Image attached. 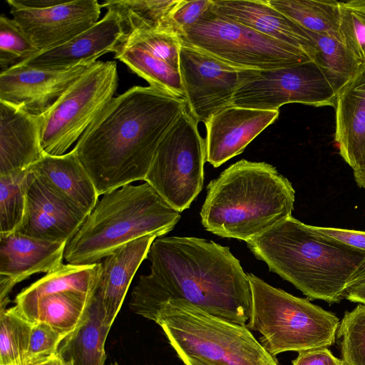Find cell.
Segmentation results:
<instances>
[{
	"instance_id": "obj_13",
	"label": "cell",
	"mask_w": 365,
	"mask_h": 365,
	"mask_svg": "<svg viewBox=\"0 0 365 365\" xmlns=\"http://www.w3.org/2000/svg\"><path fill=\"white\" fill-rule=\"evenodd\" d=\"M9 6L12 19L40 52L59 46L93 26L103 8L97 0H64L41 9Z\"/></svg>"
},
{
	"instance_id": "obj_24",
	"label": "cell",
	"mask_w": 365,
	"mask_h": 365,
	"mask_svg": "<svg viewBox=\"0 0 365 365\" xmlns=\"http://www.w3.org/2000/svg\"><path fill=\"white\" fill-rule=\"evenodd\" d=\"M109 330L96 283L82 320L61 341L57 356L68 365H104L105 342Z\"/></svg>"
},
{
	"instance_id": "obj_17",
	"label": "cell",
	"mask_w": 365,
	"mask_h": 365,
	"mask_svg": "<svg viewBox=\"0 0 365 365\" xmlns=\"http://www.w3.org/2000/svg\"><path fill=\"white\" fill-rule=\"evenodd\" d=\"M66 242L41 240L19 232L0 233V309L20 282L36 273H49L63 264Z\"/></svg>"
},
{
	"instance_id": "obj_39",
	"label": "cell",
	"mask_w": 365,
	"mask_h": 365,
	"mask_svg": "<svg viewBox=\"0 0 365 365\" xmlns=\"http://www.w3.org/2000/svg\"><path fill=\"white\" fill-rule=\"evenodd\" d=\"M304 227L309 232L317 236L337 242L365 252V231L319 227L307 224H304Z\"/></svg>"
},
{
	"instance_id": "obj_31",
	"label": "cell",
	"mask_w": 365,
	"mask_h": 365,
	"mask_svg": "<svg viewBox=\"0 0 365 365\" xmlns=\"http://www.w3.org/2000/svg\"><path fill=\"white\" fill-rule=\"evenodd\" d=\"M31 180L29 168L0 175V233L16 232L20 227Z\"/></svg>"
},
{
	"instance_id": "obj_2",
	"label": "cell",
	"mask_w": 365,
	"mask_h": 365,
	"mask_svg": "<svg viewBox=\"0 0 365 365\" xmlns=\"http://www.w3.org/2000/svg\"><path fill=\"white\" fill-rule=\"evenodd\" d=\"M187 108L183 98L151 86L113 98L73 148L98 195L144 181L161 140Z\"/></svg>"
},
{
	"instance_id": "obj_20",
	"label": "cell",
	"mask_w": 365,
	"mask_h": 365,
	"mask_svg": "<svg viewBox=\"0 0 365 365\" xmlns=\"http://www.w3.org/2000/svg\"><path fill=\"white\" fill-rule=\"evenodd\" d=\"M45 155L41 115L0 101V175L26 170Z\"/></svg>"
},
{
	"instance_id": "obj_5",
	"label": "cell",
	"mask_w": 365,
	"mask_h": 365,
	"mask_svg": "<svg viewBox=\"0 0 365 365\" xmlns=\"http://www.w3.org/2000/svg\"><path fill=\"white\" fill-rule=\"evenodd\" d=\"M180 217L148 182L123 186L103 195L66 243L64 259L73 264L100 262L130 241L168 233Z\"/></svg>"
},
{
	"instance_id": "obj_33",
	"label": "cell",
	"mask_w": 365,
	"mask_h": 365,
	"mask_svg": "<svg viewBox=\"0 0 365 365\" xmlns=\"http://www.w3.org/2000/svg\"><path fill=\"white\" fill-rule=\"evenodd\" d=\"M340 41L361 63H365V0L339 3Z\"/></svg>"
},
{
	"instance_id": "obj_23",
	"label": "cell",
	"mask_w": 365,
	"mask_h": 365,
	"mask_svg": "<svg viewBox=\"0 0 365 365\" xmlns=\"http://www.w3.org/2000/svg\"><path fill=\"white\" fill-rule=\"evenodd\" d=\"M29 169L46 185L87 215L96 205L99 195L73 149L61 155L46 154Z\"/></svg>"
},
{
	"instance_id": "obj_19",
	"label": "cell",
	"mask_w": 365,
	"mask_h": 365,
	"mask_svg": "<svg viewBox=\"0 0 365 365\" xmlns=\"http://www.w3.org/2000/svg\"><path fill=\"white\" fill-rule=\"evenodd\" d=\"M123 37L118 18L114 13L107 11L105 16L88 29L59 46L39 52L19 64L61 70L84 63H96L101 56L115 53Z\"/></svg>"
},
{
	"instance_id": "obj_38",
	"label": "cell",
	"mask_w": 365,
	"mask_h": 365,
	"mask_svg": "<svg viewBox=\"0 0 365 365\" xmlns=\"http://www.w3.org/2000/svg\"><path fill=\"white\" fill-rule=\"evenodd\" d=\"M212 0H180L170 15L173 31L182 36L211 6Z\"/></svg>"
},
{
	"instance_id": "obj_25",
	"label": "cell",
	"mask_w": 365,
	"mask_h": 365,
	"mask_svg": "<svg viewBox=\"0 0 365 365\" xmlns=\"http://www.w3.org/2000/svg\"><path fill=\"white\" fill-rule=\"evenodd\" d=\"M101 262L91 264H62L23 289L15 298L16 312L24 319L38 300L48 294L64 291L92 292L98 282Z\"/></svg>"
},
{
	"instance_id": "obj_16",
	"label": "cell",
	"mask_w": 365,
	"mask_h": 365,
	"mask_svg": "<svg viewBox=\"0 0 365 365\" xmlns=\"http://www.w3.org/2000/svg\"><path fill=\"white\" fill-rule=\"evenodd\" d=\"M279 114V110L232 106L212 115L205 124L206 162L217 168L240 155Z\"/></svg>"
},
{
	"instance_id": "obj_27",
	"label": "cell",
	"mask_w": 365,
	"mask_h": 365,
	"mask_svg": "<svg viewBox=\"0 0 365 365\" xmlns=\"http://www.w3.org/2000/svg\"><path fill=\"white\" fill-rule=\"evenodd\" d=\"M93 291H64L43 297L25 319L32 324L45 322L65 338L80 324Z\"/></svg>"
},
{
	"instance_id": "obj_40",
	"label": "cell",
	"mask_w": 365,
	"mask_h": 365,
	"mask_svg": "<svg viewBox=\"0 0 365 365\" xmlns=\"http://www.w3.org/2000/svg\"><path fill=\"white\" fill-rule=\"evenodd\" d=\"M292 365H345L334 356L327 347L312 349L298 352Z\"/></svg>"
},
{
	"instance_id": "obj_44",
	"label": "cell",
	"mask_w": 365,
	"mask_h": 365,
	"mask_svg": "<svg viewBox=\"0 0 365 365\" xmlns=\"http://www.w3.org/2000/svg\"><path fill=\"white\" fill-rule=\"evenodd\" d=\"M110 365H118L117 363L111 364Z\"/></svg>"
},
{
	"instance_id": "obj_26",
	"label": "cell",
	"mask_w": 365,
	"mask_h": 365,
	"mask_svg": "<svg viewBox=\"0 0 365 365\" xmlns=\"http://www.w3.org/2000/svg\"><path fill=\"white\" fill-rule=\"evenodd\" d=\"M179 1L108 0L101 5L118 18L123 31V39L135 31H174L170 24V15Z\"/></svg>"
},
{
	"instance_id": "obj_30",
	"label": "cell",
	"mask_w": 365,
	"mask_h": 365,
	"mask_svg": "<svg viewBox=\"0 0 365 365\" xmlns=\"http://www.w3.org/2000/svg\"><path fill=\"white\" fill-rule=\"evenodd\" d=\"M316 49L313 61L339 93L356 74L361 64L341 41L307 31Z\"/></svg>"
},
{
	"instance_id": "obj_1",
	"label": "cell",
	"mask_w": 365,
	"mask_h": 365,
	"mask_svg": "<svg viewBox=\"0 0 365 365\" xmlns=\"http://www.w3.org/2000/svg\"><path fill=\"white\" fill-rule=\"evenodd\" d=\"M150 272L133 289L130 310L150 319L170 299L245 326L250 317V281L228 247L195 237H157L147 258Z\"/></svg>"
},
{
	"instance_id": "obj_10",
	"label": "cell",
	"mask_w": 365,
	"mask_h": 365,
	"mask_svg": "<svg viewBox=\"0 0 365 365\" xmlns=\"http://www.w3.org/2000/svg\"><path fill=\"white\" fill-rule=\"evenodd\" d=\"M186 110L161 140L145 178L174 209L190 207L202 188L205 145Z\"/></svg>"
},
{
	"instance_id": "obj_35",
	"label": "cell",
	"mask_w": 365,
	"mask_h": 365,
	"mask_svg": "<svg viewBox=\"0 0 365 365\" xmlns=\"http://www.w3.org/2000/svg\"><path fill=\"white\" fill-rule=\"evenodd\" d=\"M181 46L182 40L178 34L159 30L133 32L122 40L118 47H138L179 70Z\"/></svg>"
},
{
	"instance_id": "obj_21",
	"label": "cell",
	"mask_w": 365,
	"mask_h": 365,
	"mask_svg": "<svg viewBox=\"0 0 365 365\" xmlns=\"http://www.w3.org/2000/svg\"><path fill=\"white\" fill-rule=\"evenodd\" d=\"M215 12L304 51L313 61L314 43L306 29L269 4L267 0H212Z\"/></svg>"
},
{
	"instance_id": "obj_34",
	"label": "cell",
	"mask_w": 365,
	"mask_h": 365,
	"mask_svg": "<svg viewBox=\"0 0 365 365\" xmlns=\"http://www.w3.org/2000/svg\"><path fill=\"white\" fill-rule=\"evenodd\" d=\"M341 360L345 365H365V304L346 312L339 323Z\"/></svg>"
},
{
	"instance_id": "obj_37",
	"label": "cell",
	"mask_w": 365,
	"mask_h": 365,
	"mask_svg": "<svg viewBox=\"0 0 365 365\" xmlns=\"http://www.w3.org/2000/svg\"><path fill=\"white\" fill-rule=\"evenodd\" d=\"M63 339L45 322L33 324L26 365H41L57 356L58 346Z\"/></svg>"
},
{
	"instance_id": "obj_41",
	"label": "cell",
	"mask_w": 365,
	"mask_h": 365,
	"mask_svg": "<svg viewBox=\"0 0 365 365\" xmlns=\"http://www.w3.org/2000/svg\"><path fill=\"white\" fill-rule=\"evenodd\" d=\"M345 299L352 302L365 304V279L354 286L348 292Z\"/></svg>"
},
{
	"instance_id": "obj_22",
	"label": "cell",
	"mask_w": 365,
	"mask_h": 365,
	"mask_svg": "<svg viewBox=\"0 0 365 365\" xmlns=\"http://www.w3.org/2000/svg\"><path fill=\"white\" fill-rule=\"evenodd\" d=\"M157 237L155 235H148L130 241L101 262L97 287L102 297L108 327L110 328L120 309L137 269L147 258L150 247Z\"/></svg>"
},
{
	"instance_id": "obj_29",
	"label": "cell",
	"mask_w": 365,
	"mask_h": 365,
	"mask_svg": "<svg viewBox=\"0 0 365 365\" xmlns=\"http://www.w3.org/2000/svg\"><path fill=\"white\" fill-rule=\"evenodd\" d=\"M115 58L154 86L184 98L180 71L135 46H120Z\"/></svg>"
},
{
	"instance_id": "obj_36",
	"label": "cell",
	"mask_w": 365,
	"mask_h": 365,
	"mask_svg": "<svg viewBox=\"0 0 365 365\" xmlns=\"http://www.w3.org/2000/svg\"><path fill=\"white\" fill-rule=\"evenodd\" d=\"M39 52L13 19L3 15L0 16L1 72L24 62Z\"/></svg>"
},
{
	"instance_id": "obj_43",
	"label": "cell",
	"mask_w": 365,
	"mask_h": 365,
	"mask_svg": "<svg viewBox=\"0 0 365 365\" xmlns=\"http://www.w3.org/2000/svg\"><path fill=\"white\" fill-rule=\"evenodd\" d=\"M182 362L184 363L185 365H206L203 363L191 359H185L182 360Z\"/></svg>"
},
{
	"instance_id": "obj_28",
	"label": "cell",
	"mask_w": 365,
	"mask_h": 365,
	"mask_svg": "<svg viewBox=\"0 0 365 365\" xmlns=\"http://www.w3.org/2000/svg\"><path fill=\"white\" fill-rule=\"evenodd\" d=\"M270 6L304 29L340 41L339 3L333 0H267Z\"/></svg>"
},
{
	"instance_id": "obj_9",
	"label": "cell",
	"mask_w": 365,
	"mask_h": 365,
	"mask_svg": "<svg viewBox=\"0 0 365 365\" xmlns=\"http://www.w3.org/2000/svg\"><path fill=\"white\" fill-rule=\"evenodd\" d=\"M118 76L115 61H98L41 115V145L46 154L61 155L78 141L112 100Z\"/></svg>"
},
{
	"instance_id": "obj_7",
	"label": "cell",
	"mask_w": 365,
	"mask_h": 365,
	"mask_svg": "<svg viewBox=\"0 0 365 365\" xmlns=\"http://www.w3.org/2000/svg\"><path fill=\"white\" fill-rule=\"evenodd\" d=\"M252 304L246 327L262 334L260 344L273 357L333 345L339 325L333 313L274 287L252 273Z\"/></svg>"
},
{
	"instance_id": "obj_3",
	"label": "cell",
	"mask_w": 365,
	"mask_h": 365,
	"mask_svg": "<svg viewBox=\"0 0 365 365\" xmlns=\"http://www.w3.org/2000/svg\"><path fill=\"white\" fill-rule=\"evenodd\" d=\"M246 243L269 271L309 299L339 303L365 279V252L317 236L292 216Z\"/></svg>"
},
{
	"instance_id": "obj_12",
	"label": "cell",
	"mask_w": 365,
	"mask_h": 365,
	"mask_svg": "<svg viewBox=\"0 0 365 365\" xmlns=\"http://www.w3.org/2000/svg\"><path fill=\"white\" fill-rule=\"evenodd\" d=\"M179 71L188 111L197 123L205 124L212 115L232 106L235 92L257 70L232 66L182 43Z\"/></svg>"
},
{
	"instance_id": "obj_42",
	"label": "cell",
	"mask_w": 365,
	"mask_h": 365,
	"mask_svg": "<svg viewBox=\"0 0 365 365\" xmlns=\"http://www.w3.org/2000/svg\"><path fill=\"white\" fill-rule=\"evenodd\" d=\"M41 365H68L63 362L58 356L50 360L49 361Z\"/></svg>"
},
{
	"instance_id": "obj_6",
	"label": "cell",
	"mask_w": 365,
	"mask_h": 365,
	"mask_svg": "<svg viewBox=\"0 0 365 365\" xmlns=\"http://www.w3.org/2000/svg\"><path fill=\"white\" fill-rule=\"evenodd\" d=\"M150 320L162 328L182 361L206 365H279L246 325L211 315L182 301L163 303Z\"/></svg>"
},
{
	"instance_id": "obj_18",
	"label": "cell",
	"mask_w": 365,
	"mask_h": 365,
	"mask_svg": "<svg viewBox=\"0 0 365 365\" xmlns=\"http://www.w3.org/2000/svg\"><path fill=\"white\" fill-rule=\"evenodd\" d=\"M334 107L335 143L365 190V63L338 93Z\"/></svg>"
},
{
	"instance_id": "obj_4",
	"label": "cell",
	"mask_w": 365,
	"mask_h": 365,
	"mask_svg": "<svg viewBox=\"0 0 365 365\" xmlns=\"http://www.w3.org/2000/svg\"><path fill=\"white\" fill-rule=\"evenodd\" d=\"M200 210L208 232L245 242L292 217L295 190L275 167L240 160L207 187Z\"/></svg>"
},
{
	"instance_id": "obj_15",
	"label": "cell",
	"mask_w": 365,
	"mask_h": 365,
	"mask_svg": "<svg viewBox=\"0 0 365 365\" xmlns=\"http://www.w3.org/2000/svg\"><path fill=\"white\" fill-rule=\"evenodd\" d=\"M31 172L25 212L16 232L41 240L67 243L87 215Z\"/></svg>"
},
{
	"instance_id": "obj_11",
	"label": "cell",
	"mask_w": 365,
	"mask_h": 365,
	"mask_svg": "<svg viewBox=\"0 0 365 365\" xmlns=\"http://www.w3.org/2000/svg\"><path fill=\"white\" fill-rule=\"evenodd\" d=\"M337 91L314 61L293 66L257 70L235 92L232 106L279 110L297 103L315 107L335 106Z\"/></svg>"
},
{
	"instance_id": "obj_8",
	"label": "cell",
	"mask_w": 365,
	"mask_h": 365,
	"mask_svg": "<svg viewBox=\"0 0 365 365\" xmlns=\"http://www.w3.org/2000/svg\"><path fill=\"white\" fill-rule=\"evenodd\" d=\"M180 38L182 43L240 68L267 70L312 61L302 50L222 16L211 6Z\"/></svg>"
},
{
	"instance_id": "obj_14",
	"label": "cell",
	"mask_w": 365,
	"mask_h": 365,
	"mask_svg": "<svg viewBox=\"0 0 365 365\" xmlns=\"http://www.w3.org/2000/svg\"><path fill=\"white\" fill-rule=\"evenodd\" d=\"M93 63H84L61 70L16 65L0 73V101L41 115Z\"/></svg>"
},
{
	"instance_id": "obj_32",
	"label": "cell",
	"mask_w": 365,
	"mask_h": 365,
	"mask_svg": "<svg viewBox=\"0 0 365 365\" xmlns=\"http://www.w3.org/2000/svg\"><path fill=\"white\" fill-rule=\"evenodd\" d=\"M31 327L14 307L0 310V365H26Z\"/></svg>"
}]
</instances>
